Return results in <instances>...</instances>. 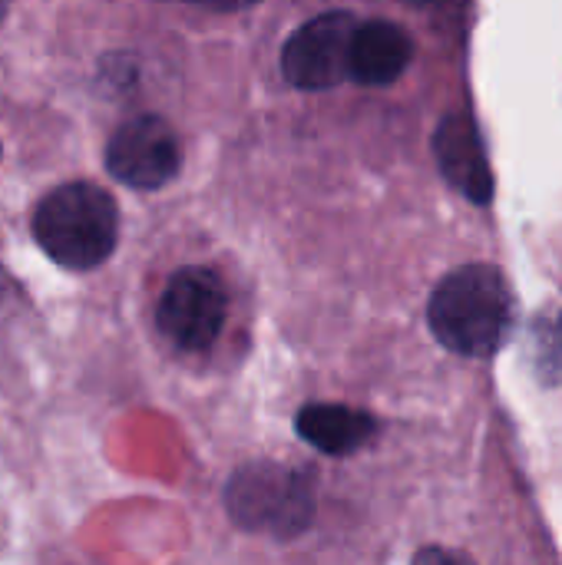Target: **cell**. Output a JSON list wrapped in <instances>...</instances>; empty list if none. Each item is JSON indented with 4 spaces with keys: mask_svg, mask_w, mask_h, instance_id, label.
I'll return each instance as SVG.
<instances>
[{
    "mask_svg": "<svg viewBox=\"0 0 562 565\" xmlns=\"http://www.w3.org/2000/svg\"><path fill=\"white\" fill-rule=\"evenodd\" d=\"M7 7H10V0H0V23H3V17H7Z\"/></svg>",
    "mask_w": 562,
    "mask_h": 565,
    "instance_id": "4fadbf2b",
    "label": "cell"
},
{
    "mask_svg": "<svg viewBox=\"0 0 562 565\" xmlns=\"http://www.w3.org/2000/svg\"><path fill=\"white\" fill-rule=\"evenodd\" d=\"M427 321L434 338L464 358H490L507 341L513 295L494 265H464L431 295Z\"/></svg>",
    "mask_w": 562,
    "mask_h": 565,
    "instance_id": "6da1fadb",
    "label": "cell"
},
{
    "mask_svg": "<svg viewBox=\"0 0 562 565\" xmlns=\"http://www.w3.org/2000/svg\"><path fill=\"white\" fill-rule=\"evenodd\" d=\"M3 295H7V271H0V301H3Z\"/></svg>",
    "mask_w": 562,
    "mask_h": 565,
    "instance_id": "7c38bea8",
    "label": "cell"
},
{
    "mask_svg": "<svg viewBox=\"0 0 562 565\" xmlns=\"http://www.w3.org/2000/svg\"><path fill=\"white\" fill-rule=\"evenodd\" d=\"M411 3H437V0H411Z\"/></svg>",
    "mask_w": 562,
    "mask_h": 565,
    "instance_id": "5bb4252c",
    "label": "cell"
},
{
    "mask_svg": "<svg viewBox=\"0 0 562 565\" xmlns=\"http://www.w3.org/2000/svg\"><path fill=\"white\" fill-rule=\"evenodd\" d=\"M411 56L414 43L404 26L391 20H368L354 26L348 76H354L364 86H388L407 70Z\"/></svg>",
    "mask_w": 562,
    "mask_h": 565,
    "instance_id": "ba28073f",
    "label": "cell"
},
{
    "mask_svg": "<svg viewBox=\"0 0 562 565\" xmlns=\"http://www.w3.org/2000/svg\"><path fill=\"white\" fill-rule=\"evenodd\" d=\"M295 427L305 444L328 457L358 454L374 437V417L344 404H308L298 414Z\"/></svg>",
    "mask_w": 562,
    "mask_h": 565,
    "instance_id": "9c48e42d",
    "label": "cell"
},
{
    "mask_svg": "<svg viewBox=\"0 0 562 565\" xmlns=\"http://www.w3.org/2000/svg\"><path fill=\"white\" fill-rule=\"evenodd\" d=\"M176 3H199V7H209V10H245L258 0H176Z\"/></svg>",
    "mask_w": 562,
    "mask_h": 565,
    "instance_id": "8fae6325",
    "label": "cell"
},
{
    "mask_svg": "<svg viewBox=\"0 0 562 565\" xmlns=\"http://www.w3.org/2000/svg\"><path fill=\"white\" fill-rule=\"evenodd\" d=\"M179 136L152 113L126 119L106 146V169L129 189H162L179 175Z\"/></svg>",
    "mask_w": 562,
    "mask_h": 565,
    "instance_id": "8992f818",
    "label": "cell"
},
{
    "mask_svg": "<svg viewBox=\"0 0 562 565\" xmlns=\"http://www.w3.org/2000/svg\"><path fill=\"white\" fill-rule=\"evenodd\" d=\"M354 26L358 20L348 10H328L301 23L282 50L285 79L298 89L338 86L348 76Z\"/></svg>",
    "mask_w": 562,
    "mask_h": 565,
    "instance_id": "5b68a950",
    "label": "cell"
},
{
    "mask_svg": "<svg viewBox=\"0 0 562 565\" xmlns=\"http://www.w3.org/2000/svg\"><path fill=\"white\" fill-rule=\"evenodd\" d=\"M434 156L444 179L470 202L487 205L494 195V172L484 152V139L470 116L450 113L434 132Z\"/></svg>",
    "mask_w": 562,
    "mask_h": 565,
    "instance_id": "52a82bcc",
    "label": "cell"
},
{
    "mask_svg": "<svg viewBox=\"0 0 562 565\" xmlns=\"http://www.w3.org/2000/svg\"><path fill=\"white\" fill-rule=\"evenodd\" d=\"M119 235L116 199L93 182H66L40 199L33 209L36 245L63 268L89 271L103 265Z\"/></svg>",
    "mask_w": 562,
    "mask_h": 565,
    "instance_id": "7a4b0ae2",
    "label": "cell"
},
{
    "mask_svg": "<svg viewBox=\"0 0 562 565\" xmlns=\"http://www.w3.org/2000/svg\"><path fill=\"white\" fill-rule=\"evenodd\" d=\"M540 358L547 364L562 358V315L556 321H547V328H540Z\"/></svg>",
    "mask_w": 562,
    "mask_h": 565,
    "instance_id": "30bf717a",
    "label": "cell"
},
{
    "mask_svg": "<svg viewBox=\"0 0 562 565\" xmlns=\"http://www.w3.org/2000/svg\"><path fill=\"white\" fill-rule=\"evenodd\" d=\"M235 526L275 540H291L308 530L315 516V490L308 473L282 463L242 467L225 493Z\"/></svg>",
    "mask_w": 562,
    "mask_h": 565,
    "instance_id": "3957f363",
    "label": "cell"
},
{
    "mask_svg": "<svg viewBox=\"0 0 562 565\" xmlns=\"http://www.w3.org/2000/svg\"><path fill=\"white\" fill-rule=\"evenodd\" d=\"M229 318L225 281L212 268H179L162 288L156 324L159 334L185 354L209 351Z\"/></svg>",
    "mask_w": 562,
    "mask_h": 565,
    "instance_id": "277c9868",
    "label": "cell"
}]
</instances>
